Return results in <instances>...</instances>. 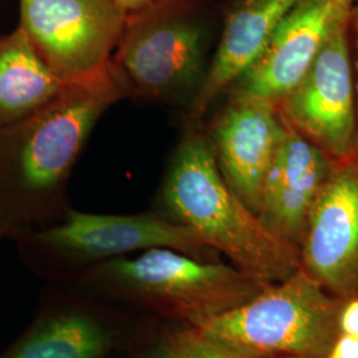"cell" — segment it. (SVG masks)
<instances>
[{
    "instance_id": "d6986e66",
    "label": "cell",
    "mask_w": 358,
    "mask_h": 358,
    "mask_svg": "<svg viewBox=\"0 0 358 358\" xmlns=\"http://www.w3.org/2000/svg\"><path fill=\"white\" fill-rule=\"evenodd\" d=\"M338 332L358 337V296L343 300L338 312Z\"/></svg>"
},
{
    "instance_id": "277c9868",
    "label": "cell",
    "mask_w": 358,
    "mask_h": 358,
    "mask_svg": "<svg viewBox=\"0 0 358 358\" xmlns=\"http://www.w3.org/2000/svg\"><path fill=\"white\" fill-rule=\"evenodd\" d=\"M214 31L208 0H157L127 13L112 63L128 99L187 108L205 80Z\"/></svg>"
},
{
    "instance_id": "9c48e42d",
    "label": "cell",
    "mask_w": 358,
    "mask_h": 358,
    "mask_svg": "<svg viewBox=\"0 0 358 358\" xmlns=\"http://www.w3.org/2000/svg\"><path fill=\"white\" fill-rule=\"evenodd\" d=\"M19 1V27L63 83L99 76L110 66L127 19L115 0Z\"/></svg>"
},
{
    "instance_id": "603a6c76",
    "label": "cell",
    "mask_w": 358,
    "mask_h": 358,
    "mask_svg": "<svg viewBox=\"0 0 358 358\" xmlns=\"http://www.w3.org/2000/svg\"><path fill=\"white\" fill-rule=\"evenodd\" d=\"M131 353H115V355H109L103 358H131Z\"/></svg>"
},
{
    "instance_id": "8992f818",
    "label": "cell",
    "mask_w": 358,
    "mask_h": 358,
    "mask_svg": "<svg viewBox=\"0 0 358 358\" xmlns=\"http://www.w3.org/2000/svg\"><path fill=\"white\" fill-rule=\"evenodd\" d=\"M341 303L299 268L242 306L194 328L257 358H324L340 333Z\"/></svg>"
},
{
    "instance_id": "7402d4cb",
    "label": "cell",
    "mask_w": 358,
    "mask_h": 358,
    "mask_svg": "<svg viewBox=\"0 0 358 358\" xmlns=\"http://www.w3.org/2000/svg\"><path fill=\"white\" fill-rule=\"evenodd\" d=\"M115 3L125 11V13H131L136 10H140L142 7L157 1V0H115Z\"/></svg>"
},
{
    "instance_id": "2e32d148",
    "label": "cell",
    "mask_w": 358,
    "mask_h": 358,
    "mask_svg": "<svg viewBox=\"0 0 358 358\" xmlns=\"http://www.w3.org/2000/svg\"><path fill=\"white\" fill-rule=\"evenodd\" d=\"M179 358H257L208 337L194 327L180 328Z\"/></svg>"
},
{
    "instance_id": "3957f363",
    "label": "cell",
    "mask_w": 358,
    "mask_h": 358,
    "mask_svg": "<svg viewBox=\"0 0 358 358\" xmlns=\"http://www.w3.org/2000/svg\"><path fill=\"white\" fill-rule=\"evenodd\" d=\"M69 284L140 319L196 327L245 301L271 282L220 262L152 248L80 273Z\"/></svg>"
},
{
    "instance_id": "5bb4252c",
    "label": "cell",
    "mask_w": 358,
    "mask_h": 358,
    "mask_svg": "<svg viewBox=\"0 0 358 358\" xmlns=\"http://www.w3.org/2000/svg\"><path fill=\"white\" fill-rule=\"evenodd\" d=\"M337 0H300L282 19L266 48L230 88L280 103L306 75L327 36Z\"/></svg>"
},
{
    "instance_id": "7a4b0ae2",
    "label": "cell",
    "mask_w": 358,
    "mask_h": 358,
    "mask_svg": "<svg viewBox=\"0 0 358 358\" xmlns=\"http://www.w3.org/2000/svg\"><path fill=\"white\" fill-rule=\"evenodd\" d=\"M182 133L154 198L169 222L195 232L230 264L266 282L300 268V251L264 226L222 177L203 122L183 117Z\"/></svg>"
},
{
    "instance_id": "7c38bea8",
    "label": "cell",
    "mask_w": 358,
    "mask_h": 358,
    "mask_svg": "<svg viewBox=\"0 0 358 358\" xmlns=\"http://www.w3.org/2000/svg\"><path fill=\"white\" fill-rule=\"evenodd\" d=\"M333 165L328 154L285 122L282 141L262 186L257 217L271 232L299 251L312 207Z\"/></svg>"
},
{
    "instance_id": "e0dca14e",
    "label": "cell",
    "mask_w": 358,
    "mask_h": 358,
    "mask_svg": "<svg viewBox=\"0 0 358 358\" xmlns=\"http://www.w3.org/2000/svg\"><path fill=\"white\" fill-rule=\"evenodd\" d=\"M179 331L180 328L177 327L158 325L141 345L131 353V358H179Z\"/></svg>"
},
{
    "instance_id": "6da1fadb",
    "label": "cell",
    "mask_w": 358,
    "mask_h": 358,
    "mask_svg": "<svg viewBox=\"0 0 358 358\" xmlns=\"http://www.w3.org/2000/svg\"><path fill=\"white\" fill-rule=\"evenodd\" d=\"M124 99L128 90L110 63L101 75L66 84L34 115L0 129V214L17 236L64 217L69 179L85 142Z\"/></svg>"
},
{
    "instance_id": "9a60e30c",
    "label": "cell",
    "mask_w": 358,
    "mask_h": 358,
    "mask_svg": "<svg viewBox=\"0 0 358 358\" xmlns=\"http://www.w3.org/2000/svg\"><path fill=\"white\" fill-rule=\"evenodd\" d=\"M65 85L20 27L0 36V129L34 115Z\"/></svg>"
},
{
    "instance_id": "30bf717a",
    "label": "cell",
    "mask_w": 358,
    "mask_h": 358,
    "mask_svg": "<svg viewBox=\"0 0 358 358\" xmlns=\"http://www.w3.org/2000/svg\"><path fill=\"white\" fill-rule=\"evenodd\" d=\"M208 122L206 138L222 177L257 214L262 186L282 141L285 122L278 105L229 88Z\"/></svg>"
},
{
    "instance_id": "ac0fdd59",
    "label": "cell",
    "mask_w": 358,
    "mask_h": 358,
    "mask_svg": "<svg viewBox=\"0 0 358 358\" xmlns=\"http://www.w3.org/2000/svg\"><path fill=\"white\" fill-rule=\"evenodd\" d=\"M349 28H350L352 64H353V76H355V88H356V118H357L355 152L356 150L358 152V0H352V4H350Z\"/></svg>"
},
{
    "instance_id": "cb8c5ba5",
    "label": "cell",
    "mask_w": 358,
    "mask_h": 358,
    "mask_svg": "<svg viewBox=\"0 0 358 358\" xmlns=\"http://www.w3.org/2000/svg\"><path fill=\"white\" fill-rule=\"evenodd\" d=\"M275 358H308V357H297V356H282V357H275Z\"/></svg>"
},
{
    "instance_id": "d4e9b609",
    "label": "cell",
    "mask_w": 358,
    "mask_h": 358,
    "mask_svg": "<svg viewBox=\"0 0 358 358\" xmlns=\"http://www.w3.org/2000/svg\"><path fill=\"white\" fill-rule=\"evenodd\" d=\"M338 3H352V0H337Z\"/></svg>"
},
{
    "instance_id": "44dd1931",
    "label": "cell",
    "mask_w": 358,
    "mask_h": 358,
    "mask_svg": "<svg viewBox=\"0 0 358 358\" xmlns=\"http://www.w3.org/2000/svg\"><path fill=\"white\" fill-rule=\"evenodd\" d=\"M16 236H17V231L15 230L13 224L0 214V243L6 239L15 241Z\"/></svg>"
},
{
    "instance_id": "ffe728a7",
    "label": "cell",
    "mask_w": 358,
    "mask_h": 358,
    "mask_svg": "<svg viewBox=\"0 0 358 358\" xmlns=\"http://www.w3.org/2000/svg\"><path fill=\"white\" fill-rule=\"evenodd\" d=\"M324 358H358V337L338 333Z\"/></svg>"
},
{
    "instance_id": "ba28073f",
    "label": "cell",
    "mask_w": 358,
    "mask_h": 358,
    "mask_svg": "<svg viewBox=\"0 0 358 358\" xmlns=\"http://www.w3.org/2000/svg\"><path fill=\"white\" fill-rule=\"evenodd\" d=\"M350 4L338 6L306 75L278 103L285 122L333 161L349 157L356 146Z\"/></svg>"
},
{
    "instance_id": "5b68a950",
    "label": "cell",
    "mask_w": 358,
    "mask_h": 358,
    "mask_svg": "<svg viewBox=\"0 0 358 358\" xmlns=\"http://www.w3.org/2000/svg\"><path fill=\"white\" fill-rule=\"evenodd\" d=\"M13 242L23 263L47 282H71L92 267L152 248H173L203 262H220V255L195 232L169 222L153 208L115 215L71 207L60 222L24 231Z\"/></svg>"
},
{
    "instance_id": "52a82bcc",
    "label": "cell",
    "mask_w": 358,
    "mask_h": 358,
    "mask_svg": "<svg viewBox=\"0 0 358 358\" xmlns=\"http://www.w3.org/2000/svg\"><path fill=\"white\" fill-rule=\"evenodd\" d=\"M158 325L73 284L47 282L34 319L0 358H103L131 353Z\"/></svg>"
},
{
    "instance_id": "4fadbf2b",
    "label": "cell",
    "mask_w": 358,
    "mask_h": 358,
    "mask_svg": "<svg viewBox=\"0 0 358 358\" xmlns=\"http://www.w3.org/2000/svg\"><path fill=\"white\" fill-rule=\"evenodd\" d=\"M300 0H229L220 7L222 29L205 80L183 117L203 122L224 92L266 48L282 19Z\"/></svg>"
},
{
    "instance_id": "8fae6325",
    "label": "cell",
    "mask_w": 358,
    "mask_h": 358,
    "mask_svg": "<svg viewBox=\"0 0 358 358\" xmlns=\"http://www.w3.org/2000/svg\"><path fill=\"white\" fill-rule=\"evenodd\" d=\"M300 268L337 299L358 296V152L334 161L300 247Z\"/></svg>"
}]
</instances>
